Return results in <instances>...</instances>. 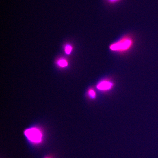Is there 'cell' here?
I'll use <instances>...</instances> for the list:
<instances>
[{
    "label": "cell",
    "mask_w": 158,
    "mask_h": 158,
    "mask_svg": "<svg viewBox=\"0 0 158 158\" xmlns=\"http://www.w3.org/2000/svg\"><path fill=\"white\" fill-rule=\"evenodd\" d=\"M72 50V47L69 46V45H68L66 46L65 49V51L66 53L67 54H69L70 53Z\"/></svg>",
    "instance_id": "cell-7"
},
{
    "label": "cell",
    "mask_w": 158,
    "mask_h": 158,
    "mask_svg": "<svg viewBox=\"0 0 158 158\" xmlns=\"http://www.w3.org/2000/svg\"><path fill=\"white\" fill-rule=\"evenodd\" d=\"M25 134L27 139L33 144H38L42 141V133L36 128H32L26 130Z\"/></svg>",
    "instance_id": "cell-1"
},
{
    "label": "cell",
    "mask_w": 158,
    "mask_h": 158,
    "mask_svg": "<svg viewBox=\"0 0 158 158\" xmlns=\"http://www.w3.org/2000/svg\"><path fill=\"white\" fill-rule=\"evenodd\" d=\"M88 95L90 97L92 98H94L96 97V94L94 90L91 89L89 90L88 92Z\"/></svg>",
    "instance_id": "cell-6"
},
{
    "label": "cell",
    "mask_w": 158,
    "mask_h": 158,
    "mask_svg": "<svg viewBox=\"0 0 158 158\" xmlns=\"http://www.w3.org/2000/svg\"><path fill=\"white\" fill-rule=\"evenodd\" d=\"M113 86V84L112 82L107 81H103L98 83L97 88L99 90L105 91L110 89Z\"/></svg>",
    "instance_id": "cell-3"
},
{
    "label": "cell",
    "mask_w": 158,
    "mask_h": 158,
    "mask_svg": "<svg viewBox=\"0 0 158 158\" xmlns=\"http://www.w3.org/2000/svg\"><path fill=\"white\" fill-rule=\"evenodd\" d=\"M132 44V41L130 38L127 37L112 44L110 49L112 51H124L130 48Z\"/></svg>",
    "instance_id": "cell-2"
},
{
    "label": "cell",
    "mask_w": 158,
    "mask_h": 158,
    "mask_svg": "<svg viewBox=\"0 0 158 158\" xmlns=\"http://www.w3.org/2000/svg\"><path fill=\"white\" fill-rule=\"evenodd\" d=\"M58 64L61 67H64L66 66L68 63L64 59H61L58 62Z\"/></svg>",
    "instance_id": "cell-5"
},
{
    "label": "cell",
    "mask_w": 158,
    "mask_h": 158,
    "mask_svg": "<svg viewBox=\"0 0 158 158\" xmlns=\"http://www.w3.org/2000/svg\"><path fill=\"white\" fill-rule=\"evenodd\" d=\"M122 1V0H104L106 4L110 6L114 5L119 4Z\"/></svg>",
    "instance_id": "cell-4"
}]
</instances>
